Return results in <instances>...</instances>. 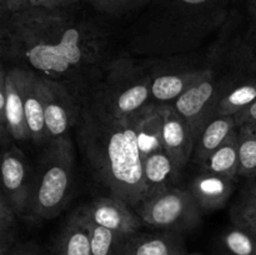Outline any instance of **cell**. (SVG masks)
<instances>
[{"label":"cell","instance_id":"cell-1","mask_svg":"<svg viewBox=\"0 0 256 255\" xmlns=\"http://www.w3.org/2000/svg\"><path fill=\"white\" fill-rule=\"evenodd\" d=\"M2 48V55L59 82L96 62L102 38L92 25L74 20L62 9L30 8L4 19Z\"/></svg>","mask_w":256,"mask_h":255},{"label":"cell","instance_id":"cell-2","mask_svg":"<svg viewBox=\"0 0 256 255\" xmlns=\"http://www.w3.org/2000/svg\"><path fill=\"white\" fill-rule=\"evenodd\" d=\"M138 114L116 118L100 109L85 114L80 129L82 152L98 179L132 208L148 198Z\"/></svg>","mask_w":256,"mask_h":255},{"label":"cell","instance_id":"cell-3","mask_svg":"<svg viewBox=\"0 0 256 255\" xmlns=\"http://www.w3.org/2000/svg\"><path fill=\"white\" fill-rule=\"evenodd\" d=\"M74 152L69 138L49 142L42 155L36 180L32 186L28 218L50 220L56 218L72 195Z\"/></svg>","mask_w":256,"mask_h":255},{"label":"cell","instance_id":"cell-4","mask_svg":"<svg viewBox=\"0 0 256 255\" xmlns=\"http://www.w3.org/2000/svg\"><path fill=\"white\" fill-rule=\"evenodd\" d=\"M144 224L170 232H184L200 222V206L190 190L168 188L148 196L136 208Z\"/></svg>","mask_w":256,"mask_h":255},{"label":"cell","instance_id":"cell-5","mask_svg":"<svg viewBox=\"0 0 256 255\" xmlns=\"http://www.w3.org/2000/svg\"><path fill=\"white\" fill-rule=\"evenodd\" d=\"M110 78V76H109ZM152 96V82L130 69L119 65L110 78L108 112L116 118H129L145 108Z\"/></svg>","mask_w":256,"mask_h":255},{"label":"cell","instance_id":"cell-6","mask_svg":"<svg viewBox=\"0 0 256 255\" xmlns=\"http://www.w3.org/2000/svg\"><path fill=\"white\" fill-rule=\"evenodd\" d=\"M46 138L49 142L66 138V132L74 126L79 118V109L74 99L60 82L40 76Z\"/></svg>","mask_w":256,"mask_h":255},{"label":"cell","instance_id":"cell-7","mask_svg":"<svg viewBox=\"0 0 256 255\" xmlns=\"http://www.w3.org/2000/svg\"><path fill=\"white\" fill-rule=\"evenodd\" d=\"M2 192L5 199L18 216L26 215L29 210L32 186L29 168L24 154L16 146H10L2 152Z\"/></svg>","mask_w":256,"mask_h":255},{"label":"cell","instance_id":"cell-8","mask_svg":"<svg viewBox=\"0 0 256 255\" xmlns=\"http://www.w3.org/2000/svg\"><path fill=\"white\" fill-rule=\"evenodd\" d=\"M9 74L12 75L22 95L30 138L38 144L44 142L48 138L45 130L44 100H42L40 75L32 70L22 69V68L10 69Z\"/></svg>","mask_w":256,"mask_h":255},{"label":"cell","instance_id":"cell-9","mask_svg":"<svg viewBox=\"0 0 256 255\" xmlns=\"http://www.w3.org/2000/svg\"><path fill=\"white\" fill-rule=\"evenodd\" d=\"M0 128L2 144H5L8 138L20 142L32 139L25 119L22 95L9 70L4 66L0 72Z\"/></svg>","mask_w":256,"mask_h":255},{"label":"cell","instance_id":"cell-10","mask_svg":"<svg viewBox=\"0 0 256 255\" xmlns=\"http://www.w3.org/2000/svg\"><path fill=\"white\" fill-rule=\"evenodd\" d=\"M80 210L92 222L124 236H134L142 222L139 215H135L129 205L116 196L98 198Z\"/></svg>","mask_w":256,"mask_h":255},{"label":"cell","instance_id":"cell-11","mask_svg":"<svg viewBox=\"0 0 256 255\" xmlns=\"http://www.w3.org/2000/svg\"><path fill=\"white\" fill-rule=\"evenodd\" d=\"M214 104L215 84L212 72L174 102L172 106L188 122L195 142L202 128L210 120V110H215Z\"/></svg>","mask_w":256,"mask_h":255},{"label":"cell","instance_id":"cell-12","mask_svg":"<svg viewBox=\"0 0 256 255\" xmlns=\"http://www.w3.org/2000/svg\"><path fill=\"white\" fill-rule=\"evenodd\" d=\"M158 110L162 118V148L182 170L194 152L195 138L188 122L172 105H159Z\"/></svg>","mask_w":256,"mask_h":255},{"label":"cell","instance_id":"cell-13","mask_svg":"<svg viewBox=\"0 0 256 255\" xmlns=\"http://www.w3.org/2000/svg\"><path fill=\"white\" fill-rule=\"evenodd\" d=\"M235 178L205 172L192 182L190 192L202 210H216L225 205L234 190Z\"/></svg>","mask_w":256,"mask_h":255},{"label":"cell","instance_id":"cell-14","mask_svg":"<svg viewBox=\"0 0 256 255\" xmlns=\"http://www.w3.org/2000/svg\"><path fill=\"white\" fill-rule=\"evenodd\" d=\"M142 160L148 196L174 186V182L179 178L180 169L168 155L164 148L150 152L149 155L142 158Z\"/></svg>","mask_w":256,"mask_h":255},{"label":"cell","instance_id":"cell-15","mask_svg":"<svg viewBox=\"0 0 256 255\" xmlns=\"http://www.w3.org/2000/svg\"><path fill=\"white\" fill-rule=\"evenodd\" d=\"M56 255H92V235L82 210L78 209L65 224L56 246Z\"/></svg>","mask_w":256,"mask_h":255},{"label":"cell","instance_id":"cell-16","mask_svg":"<svg viewBox=\"0 0 256 255\" xmlns=\"http://www.w3.org/2000/svg\"><path fill=\"white\" fill-rule=\"evenodd\" d=\"M235 129L236 124L234 116L216 115L214 119L209 120L195 142V160L202 165L218 148L226 142Z\"/></svg>","mask_w":256,"mask_h":255},{"label":"cell","instance_id":"cell-17","mask_svg":"<svg viewBox=\"0 0 256 255\" xmlns=\"http://www.w3.org/2000/svg\"><path fill=\"white\" fill-rule=\"evenodd\" d=\"M210 72V69H205L159 75L152 82V96L159 102H175Z\"/></svg>","mask_w":256,"mask_h":255},{"label":"cell","instance_id":"cell-18","mask_svg":"<svg viewBox=\"0 0 256 255\" xmlns=\"http://www.w3.org/2000/svg\"><path fill=\"white\" fill-rule=\"evenodd\" d=\"M129 255H185L182 239L174 232L159 235L132 236L128 245Z\"/></svg>","mask_w":256,"mask_h":255},{"label":"cell","instance_id":"cell-19","mask_svg":"<svg viewBox=\"0 0 256 255\" xmlns=\"http://www.w3.org/2000/svg\"><path fill=\"white\" fill-rule=\"evenodd\" d=\"M204 172L236 178L239 172V138L236 129L202 164Z\"/></svg>","mask_w":256,"mask_h":255},{"label":"cell","instance_id":"cell-20","mask_svg":"<svg viewBox=\"0 0 256 255\" xmlns=\"http://www.w3.org/2000/svg\"><path fill=\"white\" fill-rule=\"evenodd\" d=\"M85 219H86L90 235H92V255H129L128 245L132 236H124L108 228L100 226L88 219L86 216Z\"/></svg>","mask_w":256,"mask_h":255},{"label":"cell","instance_id":"cell-21","mask_svg":"<svg viewBox=\"0 0 256 255\" xmlns=\"http://www.w3.org/2000/svg\"><path fill=\"white\" fill-rule=\"evenodd\" d=\"M256 100V84H244L228 92L215 106V114L234 116Z\"/></svg>","mask_w":256,"mask_h":255},{"label":"cell","instance_id":"cell-22","mask_svg":"<svg viewBox=\"0 0 256 255\" xmlns=\"http://www.w3.org/2000/svg\"><path fill=\"white\" fill-rule=\"evenodd\" d=\"M222 245L228 255H256V239L236 224L225 232Z\"/></svg>","mask_w":256,"mask_h":255},{"label":"cell","instance_id":"cell-23","mask_svg":"<svg viewBox=\"0 0 256 255\" xmlns=\"http://www.w3.org/2000/svg\"><path fill=\"white\" fill-rule=\"evenodd\" d=\"M239 138V172L238 176L256 179V138L240 130Z\"/></svg>","mask_w":256,"mask_h":255},{"label":"cell","instance_id":"cell-24","mask_svg":"<svg viewBox=\"0 0 256 255\" xmlns=\"http://www.w3.org/2000/svg\"><path fill=\"white\" fill-rule=\"evenodd\" d=\"M15 216L14 212L4 195H0V255H5L15 245Z\"/></svg>","mask_w":256,"mask_h":255},{"label":"cell","instance_id":"cell-25","mask_svg":"<svg viewBox=\"0 0 256 255\" xmlns=\"http://www.w3.org/2000/svg\"><path fill=\"white\" fill-rule=\"evenodd\" d=\"M232 222L246 229L256 239V212L252 208L242 202L240 206H238L232 212Z\"/></svg>","mask_w":256,"mask_h":255},{"label":"cell","instance_id":"cell-26","mask_svg":"<svg viewBox=\"0 0 256 255\" xmlns=\"http://www.w3.org/2000/svg\"><path fill=\"white\" fill-rule=\"evenodd\" d=\"M78 0H28L26 9L44 8V9H65L74 5Z\"/></svg>","mask_w":256,"mask_h":255},{"label":"cell","instance_id":"cell-27","mask_svg":"<svg viewBox=\"0 0 256 255\" xmlns=\"http://www.w3.org/2000/svg\"><path fill=\"white\" fill-rule=\"evenodd\" d=\"M98 10L105 12H116L126 6L132 0H89Z\"/></svg>","mask_w":256,"mask_h":255},{"label":"cell","instance_id":"cell-28","mask_svg":"<svg viewBox=\"0 0 256 255\" xmlns=\"http://www.w3.org/2000/svg\"><path fill=\"white\" fill-rule=\"evenodd\" d=\"M234 119L236 128H240L246 124H252V122H256V100L254 102H252L249 106H246L242 112L235 114Z\"/></svg>","mask_w":256,"mask_h":255},{"label":"cell","instance_id":"cell-29","mask_svg":"<svg viewBox=\"0 0 256 255\" xmlns=\"http://www.w3.org/2000/svg\"><path fill=\"white\" fill-rule=\"evenodd\" d=\"M28 0H0L2 15L14 14L26 9Z\"/></svg>","mask_w":256,"mask_h":255},{"label":"cell","instance_id":"cell-30","mask_svg":"<svg viewBox=\"0 0 256 255\" xmlns=\"http://www.w3.org/2000/svg\"><path fill=\"white\" fill-rule=\"evenodd\" d=\"M5 255H39V249L32 242H22L15 244Z\"/></svg>","mask_w":256,"mask_h":255},{"label":"cell","instance_id":"cell-31","mask_svg":"<svg viewBox=\"0 0 256 255\" xmlns=\"http://www.w3.org/2000/svg\"><path fill=\"white\" fill-rule=\"evenodd\" d=\"M242 202H244L245 205H248V206L252 208V209L256 212V179L254 184L250 185L249 189H248L246 196L244 198Z\"/></svg>","mask_w":256,"mask_h":255},{"label":"cell","instance_id":"cell-32","mask_svg":"<svg viewBox=\"0 0 256 255\" xmlns=\"http://www.w3.org/2000/svg\"><path fill=\"white\" fill-rule=\"evenodd\" d=\"M239 129L244 130V132H249V134H252V136L256 138V122H252V124L242 125V126H240Z\"/></svg>","mask_w":256,"mask_h":255},{"label":"cell","instance_id":"cell-33","mask_svg":"<svg viewBox=\"0 0 256 255\" xmlns=\"http://www.w3.org/2000/svg\"><path fill=\"white\" fill-rule=\"evenodd\" d=\"M248 9H249V12L252 16V19L256 22V0H249V2H248Z\"/></svg>","mask_w":256,"mask_h":255},{"label":"cell","instance_id":"cell-34","mask_svg":"<svg viewBox=\"0 0 256 255\" xmlns=\"http://www.w3.org/2000/svg\"><path fill=\"white\" fill-rule=\"evenodd\" d=\"M182 2H185L188 5H200L204 4V2H209V0H180Z\"/></svg>","mask_w":256,"mask_h":255},{"label":"cell","instance_id":"cell-35","mask_svg":"<svg viewBox=\"0 0 256 255\" xmlns=\"http://www.w3.org/2000/svg\"><path fill=\"white\" fill-rule=\"evenodd\" d=\"M188 255H200V254H196V252H194V254H188Z\"/></svg>","mask_w":256,"mask_h":255}]
</instances>
